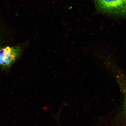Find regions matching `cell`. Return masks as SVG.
Wrapping results in <instances>:
<instances>
[{"label":"cell","mask_w":126,"mask_h":126,"mask_svg":"<svg viewBox=\"0 0 126 126\" xmlns=\"http://www.w3.org/2000/svg\"><path fill=\"white\" fill-rule=\"evenodd\" d=\"M99 10L110 15L126 17V0H96Z\"/></svg>","instance_id":"1"},{"label":"cell","mask_w":126,"mask_h":126,"mask_svg":"<svg viewBox=\"0 0 126 126\" xmlns=\"http://www.w3.org/2000/svg\"><path fill=\"white\" fill-rule=\"evenodd\" d=\"M19 47H6L0 49V66L4 67L10 66L18 58L21 52Z\"/></svg>","instance_id":"2"},{"label":"cell","mask_w":126,"mask_h":126,"mask_svg":"<svg viewBox=\"0 0 126 126\" xmlns=\"http://www.w3.org/2000/svg\"><path fill=\"white\" fill-rule=\"evenodd\" d=\"M115 75L116 79L124 94L123 112L126 117V75L122 71H119L116 73Z\"/></svg>","instance_id":"3"}]
</instances>
